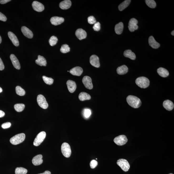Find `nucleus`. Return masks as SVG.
I'll list each match as a JSON object with an SVG mask.
<instances>
[{"mask_svg":"<svg viewBox=\"0 0 174 174\" xmlns=\"http://www.w3.org/2000/svg\"><path fill=\"white\" fill-rule=\"evenodd\" d=\"M126 101L129 105L134 108H138L141 105L142 102L140 99L135 96H128Z\"/></svg>","mask_w":174,"mask_h":174,"instance_id":"1","label":"nucleus"},{"mask_svg":"<svg viewBox=\"0 0 174 174\" xmlns=\"http://www.w3.org/2000/svg\"><path fill=\"white\" fill-rule=\"evenodd\" d=\"M136 83L139 87L142 88H146L149 87L150 81L146 77H138L136 79Z\"/></svg>","mask_w":174,"mask_h":174,"instance_id":"2","label":"nucleus"},{"mask_svg":"<svg viewBox=\"0 0 174 174\" xmlns=\"http://www.w3.org/2000/svg\"><path fill=\"white\" fill-rule=\"evenodd\" d=\"M25 135L24 133L18 134L11 138L10 142L13 145H18L25 140Z\"/></svg>","mask_w":174,"mask_h":174,"instance_id":"3","label":"nucleus"},{"mask_svg":"<svg viewBox=\"0 0 174 174\" xmlns=\"http://www.w3.org/2000/svg\"><path fill=\"white\" fill-rule=\"evenodd\" d=\"M61 152L65 157H69L71 156V150L70 145L67 143H63L61 147Z\"/></svg>","mask_w":174,"mask_h":174,"instance_id":"4","label":"nucleus"},{"mask_svg":"<svg viewBox=\"0 0 174 174\" xmlns=\"http://www.w3.org/2000/svg\"><path fill=\"white\" fill-rule=\"evenodd\" d=\"M46 133L42 131L39 133L34 139L33 145L34 146H39L43 141L46 137Z\"/></svg>","mask_w":174,"mask_h":174,"instance_id":"5","label":"nucleus"},{"mask_svg":"<svg viewBox=\"0 0 174 174\" xmlns=\"http://www.w3.org/2000/svg\"><path fill=\"white\" fill-rule=\"evenodd\" d=\"M118 165L121 168L124 172H127L130 168V165L129 162L126 160L123 159H119L117 162Z\"/></svg>","mask_w":174,"mask_h":174,"instance_id":"6","label":"nucleus"},{"mask_svg":"<svg viewBox=\"0 0 174 174\" xmlns=\"http://www.w3.org/2000/svg\"><path fill=\"white\" fill-rule=\"evenodd\" d=\"M37 103L40 107L44 109H46L48 108V105L47 103L45 97L42 95H39L37 98Z\"/></svg>","mask_w":174,"mask_h":174,"instance_id":"7","label":"nucleus"},{"mask_svg":"<svg viewBox=\"0 0 174 174\" xmlns=\"http://www.w3.org/2000/svg\"><path fill=\"white\" fill-rule=\"evenodd\" d=\"M113 141L116 144L119 146H122L127 143L128 139L126 136L122 135L115 138Z\"/></svg>","mask_w":174,"mask_h":174,"instance_id":"8","label":"nucleus"},{"mask_svg":"<svg viewBox=\"0 0 174 174\" xmlns=\"http://www.w3.org/2000/svg\"><path fill=\"white\" fill-rule=\"evenodd\" d=\"M138 21L135 18H132L129 21L128 24V28L131 32H133L135 30L138 29V27L137 25Z\"/></svg>","mask_w":174,"mask_h":174,"instance_id":"9","label":"nucleus"},{"mask_svg":"<svg viewBox=\"0 0 174 174\" xmlns=\"http://www.w3.org/2000/svg\"><path fill=\"white\" fill-rule=\"evenodd\" d=\"M82 82L86 88L90 90H92L93 88L92 79L90 77L87 76H84L83 78Z\"/></svg>","mask_w":174,"mask_h":174,"instance_id":"10","label":"nucleus"},{"mask_svg":"<svg viewBox=\"0 0 174 174\" xmlns=\"http://www.w3.org/2000/svg\"><path fill=\"white\" fill-rule=\"evenodd\" d=\"M91 64L93 67L98 68L100 67V60L98 57L96 55H93L91 56L90 59Z\"/></svg>","mask_w":174,"mask_h":174,"instance_id":"11","label":"nucleus"},{"mask_svg":"<svg viewBox=\"0 0 174 174\" xmlns=\"http://www.w3.org/2000/svg\"><path fill=\"white\" fill-rule=\"evenodd\" d=\"M32 6L34 11L37 12H41L44 9L43 5L38 1H33L32 4Z\"/></svg>","mask_w":174,"mask_h":174,"instance_id":"12","label":"nucleus"},{"mask_svg":"<svg viewBox=\"0 0 174 174\" xmlns=\"http://www.w3.org/2000/svg\"><path fill=\"white\" fill-rule=\"evenodd\" d=\"M50 22L52 25L55 26L59 25L64 21V19L62 17H53L50 19Z\"/></svg>","mask_w":174,"mask_h":174,"instance_id":"13","label":"nucleus"},{"mask_svg":"<svg viewBox=\"0 0 174 174\" xmlns=\"http://www.w3.org/2000/svg\"><path fill=\"white\" fill-rule=\"evenodd\" d=\"M76 35L79 39L81 40L86 38L87 36V33L84 30L81 28H79L76 31Z\"/></svg>","mask_w":174,"mask_h":174,"instance_id":"14","label":"nucleus"},{"mask_svg":"<svg viewBox=\"0 0 174 174\" xmlns=\"http://www.w3.org/2000/svg\"><path fill=\"white\" fill-rule=\"evenodd\" d=\"M10 59L14 67L17 69L19 70L21 69V65L17 57L14 54H11L10 56Z\"/></svg>","mask_w":174,"mask_h":174,"instance_id":"15","label":"nucleus"},{"mask_svg":"<svg viewBox=\"0 0 174 174\" xmlns=\"http://www.w3.org/2000/svg\"><path fill=\"white\" fill-rule=\"evenodd\" d=\"M67 84L69 91L71 93H74L77 88V85L75 82L71 80H68L67 82Z\"/></svg>","mask_w":174,"mask_h":174,"instance_id":"16","label":"nucleus"},{"mask_svg":"<svg viewBox=\"0 0 174 174\" xmlns=\"http://www.w3.org/2000/svg\"><path fill=\"white\" fill-rule=\"evenodd\" d=\"M21 30L23 34L25 37L29 38H32L33 36V34L32 32L29 29L26 27L23 26L21 28Z\"/></svg>","mask_w":174,"mask_h":174,"instance_id":"17","label":"nucleus"},{"mask_svg":"<svg viewBox=\"0 0 174 174\" xmlns=\"http://www.w3.org/2000/svg\"><path fill=\"white\" fill-rule=\"evenodd\" d=\"M69 72L73 75L80 76L82 74L83 70L81 67H77L72 68Z\"/></svg>","mask_w":174,"mask_h":174,"instance_id":"18","label":"nucleus"},{"mask_svg":"<svg viewBox=\"0 0 174 174\" xmlns=\"http://www.w3.org/2000/svg\"><path fill=\"white\" fill-rule=\"evenodd\" d=\"M43 156L41 155H37L33 158L32 162L33 164L35 166L40 165L43 163Z\"/></svg>","mask_w":174,"mask_h":174,"instance_id":"19","label":"nucleus"},{"mask_svg":"<svg viewBox=\"0 0 174 174\" xmlns=\"http://www.w3.org/2000/svg\"><path fill=\"white\" fill-rule=\"evenodd\" d=\"M8 36L10 39L16 47H18L19 45V42L16 36L11 32H9L8 33Z\"/></svg>","mask_w":174,"mask_h":174,"instance_id":"20","label":"nucleus"},{"mask_svg":"<svg viewBox=\"0 0 174 174\" xmlns=\"http://www.w3.org/2000/svg\"><path fill=\"white\" fill-rule=\"evenodd\" d=\"M148 41L150 46L152 48L157 49L160 47V44L156 41L154 38L152 36H151L149 37Z\"/></svg>","mask_w":174,"mask_h":174,"instance_id":"21","label":"nucleus"},{"mask_svg":"<svg viewBox=\"0 0 174 174\" xmlns=\"http://www.w3.org/2000/svg\"><path fill=\"white\" fill-rule=\"evenodd\" d=\"M163 106L166 110L169 111L172 110L173 109L174 107L173 102L169 100L165 101L163 103Z\"/></svg>","mask_w":174,"mask_h":174,"instance_id":"22","label":"nucleus"},{"mask_svg":"<svg viewBox=\"0 0 174 174\" xmlns=\"http://www.w3.org/2000/svg\"><path fill=\"white\" fill-rule=\"evenodd\" d=\"M71 2L70 0H65L62 1L59 4V7L61 9H67L71 6Z\"/></svg>","mask_w":174,"mask_h":174,"instance_id":"23","label":"nucleus"},{"mask_svg":"<svg viewBox=\"0 0 174 174\" xmlns=\"http://www.w3.org/2000/svg\"><path fill=\"white\" fill-rule=\"evenodd\" d=\"M35 62L37 64L41 66H46L47 65L46 60L43 57L41 56H38V58L36 60Z\"/></svg>","mask_w":174,"mask_h":174,"instance_id":"24","label":"nucleus"},{"mask_svg":"<svg viewBox=\"0 0 174 174\" xmlns=\"http://www.w3.org/2000/svg\"><path fill=\"white\" fill-rule=\"evenodd\" d=\"M128 71V68L126 65H123L118 67L117 72L120 75H123L126 74Z\"/></svg>","mask_w":174,"mask_h":174,"instance_id":"25","label":"nucleus"},{"mask_svg":"<svg viewBox=\"0 0 174 174\" xmlns=\"http://www.w3.org/2000/svg\"><path fill=\"white\" fill-rule=\"evenodd\" d=\"M157 72L158 74L160 76L162 77H166L169 75V72L166 69L162 68V67H160V68L158 69Z\"/></svg>","mask_w":174,"mask_h":174,"instance_id":"26","label":"nucleus"},{"mask_svg":"<svg viewBox=\"0 0 174 174\" xmlns=\"http://www.w3.org/2000/svg\"><path fill=\"white\" fill-rule=\"evenodd\" d=\"M123 55L125 57H128L132 60H134L136 58V54L130 50H127L125 51L123 53Z\"/></svg>","mask_w":174,"mask_h":174,"instance_id":"27","label":"nucleus"},{"mask_svg":"<svg viewBox=\"0 0 174 174\" xmlns=\"http://www.w3.org/2000/svg\"><path fill=\"white\" fill-rule=\"evenodd\" d=\"M123 24L122 22L116 24L115 27V31L116 33L118 34H121L123 32Z\"/></svg>","mask_w":174,"mask_h":174,"instance_id":"28","label":"nucleus"},{"mask_svg":"<svg viewBox=\"0 0 174 174\" xmlns=\"http://www.w3.org/2000/svg\"><path fill=\"white\" fill-rule=\"evenodd\" d=\"M91 98V97L88 93L84 92H82L79 95V99L81 101L89 100Z\"/></svg>","mask_w":174,"mask_h":174,"instance_id":"29","label":"nucleus"},{"mask_svg":"<svg viewBox=\"0 0 174 174\" xmlns=\"http://www.w3.org/2000/svg\"><path fill=\"white\" fill-rule=\"evenodd\" d=\"M131 2L130 0H126L120 4L118 6V9L120 11H123L127 7Z\"/></svg>","mask_w":174,"mask_h":174,"instance_id":"30","label":"nucleus"},{"mask_svg":"<svg viewBox=\"0 0 174 174\" xmlns=\"http://www.w3.org/2000/svg\"><path fill=\"white\" fill-rule=\"evenodd\" d=\"M14 107L16 111L21 112L25 108V105L23 103H18L15 104L14 106Z\"/></svg>","mask_w":174,"mask_h":174,"instance_id":"31","label":"nucleus"},{"mask_svg":"<svg viewBox=\"0 0 174 174\" xmlns=\"http://www.w3.org/2000/svg\"><path fill=\"white\" fill-rule=\"evenodd\" d=\"M27 172V170L23 167H17L15 169L16 174H26Z\"/></svg>","mask_w":174,"mask_h":174,"instance_id":"32","label":"nucleus"},{"mask_svg":"<svg viewBox=\"0 0 174 174\" xmlns=\"http://www.w3.org/2000/svg\"><path fill=\"white\" fill-rule=\"evenodd\" d=\"M16 93L18 95L24 96L25 94V91L20 86H18L16 88Z\"/></svg>","mask_w":174,"mask_h":174,"instance_id":"33","label":"nucleus"},{"mask_svg":"<svg viewBox=\"0 0 174 174\" xmlns=\"http://www.w3.org/2000/svg\"><path fill=\"white\" fill-rule=\"evenodd\" d=\"M146 5L150 8H155L156 7V3L153 0H146L145 1Z\"/></svg>","mask_w":174,"mask_h":174,"instance_id":"34","label":"nucleus"},{"mask_svg":"<svg viewBox=\"0 0 174 174\" xmlns=\"http://www.w3.org/2000/svg\"><path fill=\"white\" fill-rule=\"evenodd\" d=\"M57 41H58V39L57 37L54 36H52L50 37L49 41V42L50 46H53L57 44Z\"/></svg>","mask_w":174,"mask_h":174,"instance_id":"35","label":"nucleus"},{"mask_svg":"<svg viewBox=\"0 0 174 174\" xmlns=\"http://www.w3.org/2000/svg\"><path fill=\"white\" fill-rule=\"evenodd\" d=\"M70 51V48L67 44H63L60 48V51L63 53H66Z\"/></svg>","mask_w":174,"mask_h":174,"instance_id":"36","label":"nucleus"},{"mask_svg":"<svg viewBox=\"0 0 174 174\" xmlns=\"http://www.w3.org/2000/svg\"><path fill=\"white\" fill-rule=\"evenodd\" d=\"M42 78L44 83L47 84H52L54 82V80L52 78L47 77L45 76H43Z\"/></svg>","mask_w":174,"mask_h":174,"instance_id":"37","label":"nucleus"},{"mask_svg":"<svg viewBox=\"0 0 174 174\" xmlns=\"http://www.w3.org/2000/svg\"><path fill=\"white\" fill-rule=\"evenodd\" d=\"M91 114V112L90 109H85L84 111V117L86 118H88L90 117Z\"/></svg>","mask_w":174,"mask_h":174,"instance_id":"38","label":"nucleus"},{"mask_svg":"<svg viewBox=\"0 0 174 174\" xmlns=\"http://www.w3.org/2000/svg\"><path fill=\"white\" fill-rule=\"evenodd\" d=\"M88 21L90 24H95L96 22V18L93 16H90L88 18Z\"/></svg>","mask_w":174,"mask_h":174,"instance_id":"39","label":"nucleus"},{"mask_svg":"<svg viewBox=\"0 0 174 174\" xmlns=\"http://www.w3.org/2000/svg\"><path fill=\"white\" fill-rule=\"evenodd\" d=\"M93 28L95 31H100L101 28L100 23L98 22H96L93 26Z\"/></svg>","mask_w":174,"mask_h":174,"instance_id":"40","label":"nucleus"},{"mask_svg":"<svg viewBox=\"0 0 174 174\" xmlns=\"http://www.w3.org/2000/svg\"><path fill=\"white\" fill-rule=\"evenodd\" d=\"M90 166L92 169H94L98 165V162L95 160H92L90 163Z\"/></svg>","mask_w":174,"mask_h":174,"instance_id":"41","label":"nucleus"},{"mask_svg":"<svg viewBox=\"0 0 174 174\" xmlns=\"http://www.w3.org/2000/svg\"><path fill=\"white\" fill-rule=\"evenodd\" d=\"M11 126V123L10 122H6L1 125V127L3 129H7L9 128Z\"/></svg>","mask_w":174,"mask_h":174,"instance_id":"42","label":"nucleus"},{"mask_svg":"<svg viewBox=\"0 0 174 174\" xmlns=\"http://www.w3.org/2000/svg\"><path fill=\"white\" fill-rule=\"evenodd\" d=\"M7 20V18L6 16L2 13L0 12V21L5 22Z\"/></svg>","mask_w":174,"mask_h":174,"instance_id":"43","label":"nucleus"},{"mask_svg":"<svg viewBox=\"0 0 174 174\" xmlns=\"http://www.w3.org/2000/svg\"><path fill=\"white\" fill-rule=\"evenodd\" d=\"M4 68H5V67H4L3 63L1 58H0V70L2 71V70H3Z\"/></svg>","mask_w":174,"mask_h":174,"instance_id":"44","label":"nucleus"},{"mask_svg":"<svg viewBox=\"0 0 174 174\" xmlns=\"http://www.w3.org/2000/svg\"><path fill=\"white\" fill-rule=\"evenodd\" d=\"M11 1V0H1L0 1V3L2 4H5Z\"/></svg>","mask_w":174,"mask_h":174,"instance_id":"45","label":"nucleus"},{"mask_svg":"<svg viewBox=\"0 0 174 174\" xmlns=\"http://www.w3.org/2000/svg\"><path fill=\"white\" fill-rule=\"evenodd\" d=\"M5 115V113L2 111L0 110V118L3 117Z\"/></svg>","mask_w":174,"mask_h":174,"instance_id":"46","label":"nucleus"},{"mask_svg":"<svg viewBox=\"0 0 174 174\" xmlns=\"http://www.w3.org/2000/svg\"><path fill=\"white\" fill-rule=\"evenodd\" d=\"M38 174H51V172L48 171H45L43 173Z\"/></svg>","mask_w":174,"mask_h":174,"instance_id":"47","label":"nucleus"},{"mask_svg":"<svg viewBox=\"0 0 174 174\" xmlns=\"http://www.w3.org/2000/svg\"><path fill=\"white\" fill-rule=\"evenodd\" d=\"M171 34H172V36H174V31H172V32H171Z\"/></svg>","mask_w":174,"mask_h":174,"instance_id":"48","label":"nucleus"},{"mask_svg":"<svg viewBox=\"0 0 174 174\" xmlns=\"http://www.w3.org/2000/svg\"><path fill=\"white\" fill-rule=\"evenodd\" d=\"M1 42H2V38H1V37L0 36V44H1Z\"/></svg>","mask_w":174,"mask_h":174,"instance_id":"49","label":"nucleus"},{"mask_svg":"<svg viewBox=\"0 0 174 174\" xmlns=\"http://www.w3.org/2000/svg\"><path fill=\"white\" fill-rule=\"evenodd\" d=\"M2 89L1 87H0V93L2 92Z\"/></svg>","mask_w":174,"mask_h":174,"instance_id":"50","label":"nucleus"},{"mask_svg":"<svg viewBox=\"0 0 174 174\" xmlns=\"http://www.w3.org/2000/svg\"><path fill=\"white\" fill-rule=\"evenodd\" d=\"M169 174H173L172 173H169Z\"/></svg>","mask_w":174,"mask_h":174,"instance_id":"51","label":"nucleus"}]
</instances>
